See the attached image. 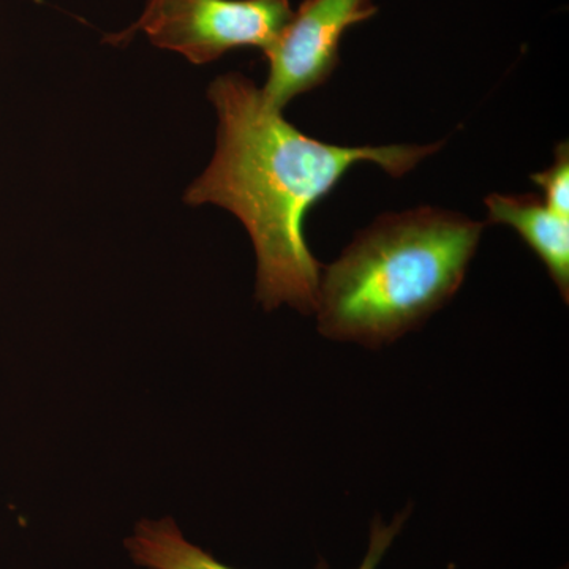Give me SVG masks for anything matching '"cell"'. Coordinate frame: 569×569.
<instances>
[{"label": "cell", "mask_w": 569, "mask_h": 569, "mask_svg": "<svg viewBox=\"0 0 569 569\" xmlns=\"http://www.w3.org/2000/svg\"><path fill=\"white\" fill-rule=\"evenodd\" d=\"M293 13L290 0H167L142 10L130 28L108 41L119 44L142 32L153 47L203 66L239 48L268 51Z\"/></svg>", "instance_id": "obj_3"}, {"label": "cell", "mask_w": 569, "mask_h": 569, "mask_svg": "<svg viewBox=\"0 0 569 569\" xmlns=\"http://www.w3.org/2000/svg\"><path fill=\"white\" fill-rule=\"evenodd\" d=\"M531 181L541 187L542 201L561 217L569 219V148L560 142L556 148L553 163L548 170L530 176Z\"/></svg>", "instance_id": "obj_7"}, {"label": "cell", "mask_w": 569, "mask_h": 569, "mask_svg": "<svg viewBox=\"0 0 569 569\" xmlns=\"http://www.w3.org/2000/svg\"><path fill=\"white\" fill-rule=\"evenodd\" d=\"M217 111V148L203 174L187 190V204H217L234 213L257 253V299L266 310L287 305L316 313L321 264L307 247L305 219L350 168L373 163L402 178L436 144L337 146L307 137L241 73L209 86Z\"/></svg>", "instance_id": "obj_1"}, {"label": "cell", "mask_w": 569, "mask_h": 569, "mask_svg": "<svg viewBox=\"0 0 569 569\" xmlns=\"http://www.w3.org/2000/svg\"><path fill=\"white\" fill-rule=\"evenodd\" d=\"M489 223L518 231L520 238L548 268L550 279L569 301V219L548 208L538 194H500L486 198Z\"/></svg>", "instance_id": "obj_5"}, {"label": "cell", "mask_w": 569, "mask_h": 569, "mask_svg": "<svg viewBox=\"0 0 569 569\" xmlns=\"http://www.w3.org/2000/svg\"><path fill=\"white\" fill-rule=\"evenodd\" d=\"M163 2H167V0H148V3H146L144 10L156 9V7L162 6Z\"/></svg>", "instance_id": "obj_8"}, {"label": "cell", "mask_w": 569, "mask_h": 569, "mask_svg": "<svg viewBox=\"0 0 569 569\" xmlns=\"http://www.w3.org/2000/svg\"><path fill=\"white\" fill-rule=\"evenodd\" d=\"M482 230L463 213L429 206L378 217L321 269V335L378 348L419 328L458 293Z\"/></svg>", "instance_id": "obj_2"}, {"label": "cell", "mask_w": 569, "mask_h": 569, "mask_svg": "<svg viewBox=\"0 0 569 569\" xmlns=\"http://www.w3.org/2000/svg\"><path fill=\"white\" fill-rule=\"evenodd\" d=\"M377 11L372 0H305L263 52L269 73L261 91L268 102L283 110L295 97L325 84L339 66L342 37Z\"/></svg>", "instance_id": "obj_4"}, {"label": "cell", "mask_w": 569, "mask_h": 569, "mask_svg": "<svg viewBox=\"0 0 569 569\" xmlns=\"http://www.w3.org/2000/svg\"><path fill=\"white\" fill-rule=\"evenodd\" d=\"M402 519L391 526L377 520L370 537V548L358 569H377L392 539L399 533ZM126 548L134 563L148 569H234L213 559L211 553L187 541L173 519L141 520Z\"/></svg>", "instance_id": "obj_6"}]
</instances>
